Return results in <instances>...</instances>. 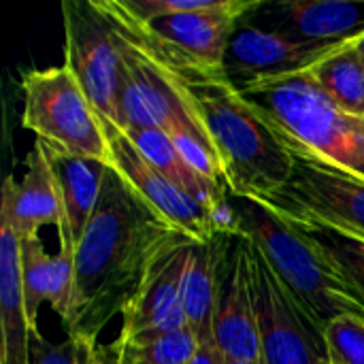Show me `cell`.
Masks as SVG:
<instances>
[{"instance_id": "6da1fadb", "label": "cell", "mask_w": 364, "mask_h": 364, "mask_svg": "<svg viewBox=\"0 0 364 364\" xmlns=\"http://www.w3.org/2000/svg\"><path fill=\"white\" fill-rule=\"evenodd\" d=\"M177 235L109 166L96 211L75 247L77 288L68 337L98 339L136 294L154 256Z\"/></svg>"}, {"instance_id": "7a4b0ae2", "label": "cell", "mask_w": 364, "mask_h": 364, "mask_svg": "<svg viewBox=\"0 0 364 364\" xmlns=\"http://www.w3.org/2000/svg\"><path fill=\"white\" fill-rule=\"evenodd\" d=\"M115 30L156 64L188 105L218 151L230 194L267 198L284 188L292 173V154L250 107L224 68L194 64Z\"/></svg>"}, {"instance_id": "3957f363", "label": "cell", "mask_w": 364, "mask_h": 364, "mask_svg": "<svg viewBox=\"0 0 364 364\" xmlns=\"http://www.w3.org/2000/svg\"><path fill=\"white\" fill-rule=\"evenodd\" d=\"M290 154L311 156L364 181V117L337 107L309 70L237 85Z\"/></svg>"}, {"instance_id": "277c9868", "label": "cell", "mask_w": 364, "mask_h": 364, "mask_svg": "<svg viewBox=\"0 0 364 364\" xmlns=\"http://www.w3.org/2000/svg\"><path fill=\"white\" fill-rule=\"evenodd\" d=\"M230 207L237 232L252 241L320 328L346 314L364 318L360 294L279 213L258 198L237 194H230Z\"/></svg>"}, {"instance_id": "5b68a950", "label": "cell", "mask_w": 364, "mask_h": 364, "mask_svg": "<svg viewBox=\"0 0 364 364\" xmlns=\"http://www.w3.org/2000/svg\"><path fill=\"white\" fill-rule=\"evenodd\" d=\"M21 126L53 154L109 162L102 122L66 64L21 75Z\"/></svg>"}, {"instance_id": "8992f818", "label": "cell", "mask_w": 364, "mask_h": 364, "mask_svg": "<svg viewBox=\"0 0 364 364\" xmlns=\"http://www.w3.org/2000/svg\"><path fill=\"white\" fill-rule=\"evenodd\" d=\"M107 19L126 36L207 68H224V58L239 21L258 0H218L209 11L136 19L119 0H96Z\"/></svg>"}, {"instance_id": "52a82bcc", "label": "cell", "mask_w": 364, "mask_h": 364, "mask_svg": "<svg viewBox=\"0 0 364 364\" xmlns=\"http://www.w3.org/2000/svg\"><path fill=\"white\" fill-rule=\"evenodd\" d=\"M258 200L284 220L324 224L364 239V181L311 156L292 154L290 179Z\"/></svg>"}, {"instance_id": "ba28073f", "label": "cell", "mask_w": 364, "mask_h": 364, "mask_svg": "<svg viewBox=\"0 0 364 364\" xmlns=\"http://www.w3.org/2000/svg\"><path fill=\"white\" fill-rule=\"evenodd\" d=\"M252 273L262 364H328L324 328L309 318L254 245Z\"/></svg>"}, {"instance_id": "9c48e42d", "label": "cell", "mask_w": 364, "mask_h": 364, "mask_svg": "<svg viewBox=\"0 0 364 364\" xmlns=\"http://www.w3.org/2000/svg\"><path fill=\"white\" fill-rule=\"evenodd\" d=\"M64 64L70 68L100 119L117 124L119 49L96 0L62 2Z\"/></svg>"}, {"instance_id": "30bf717a", "label": "cell", "mask_w": 364, "mask_h": 364, "mask_svg": "<svg viewBox=\"0 0 364 364\" xmlns=\"http://www.w3.org/2000/svg\"><path fill=\"white\" fill-rule=\"evenodd\" d=\"M113 32L119 49L117 126L122 130L156 128L166 132L171 139L179 134H192L211 143L188 105L156 68V64L130 41H126L115 28Z\"/></svg>"}, {"instance_id": "8fae6325", "label": "cell", "mask_w": 364, "mask_h": 364, "mask_svg": "<svg viewBox=\"0 0 364 364\" xmlns=\"http://www.w3.org/2000/svg\"><path fill=\"white\" fill-rule=\"evenodd\" d=\"M213 343L224 358L260 360L252 243L241 232H226L224 239L215 284Z\"/></svg>"}, {"instance_id": "7c38bea8", "label": "cell", "mask_w": 364, "mask_h": 364, "mask_svg": "<svg viewBox=\"0 0 364 364\" xmlns=\"http://www.w3.org/2000/svg\"><path fill=\"white\" fill-rule=\"evenodd\" d=\"M100 122L109 147V166L132 188L141 200H145L171 226L194 241H209L213 235H218L211 213L203 205L166 179L136 149V145L117 124L109 119Z\"/></svg>"}, {"instance_id": "4fadbf2b", "label": "cell", "mask_w": 364, "mask_h": 364, "mask_svg": "<svg viewBox=\"0 0 364 364\" xmlns=\"http://www.w3.org/2000/svg\"><path fill=\"white\" fill-rule=\"evenodd\" d=\"M192 245L194 239L179 232L154 256L136 294L122 311L117 337H160L190 328L181 305V286Z\"/></svg>"}, {"instance_id": "5bb4252c", "label": "cell", "mask_w": 364, "mask_h": 364, "mask_svg": "<svg viewBox=\"0 0 364 364\" xmlns=\"http://www.w3.org/2000/svg\"><path fill=\"white\" fill-rule=\"evenodd\" d=\"M343 45L348 43L301 41L284 32L256 26L243 17L230 38L224 58V73L235 85L279 75L303 73L311 70L316 64H320L324 58H328Z\"/></svg>"}, {"instance_id": "9a60e30c", "label": "cell", "mask_w": 364, "mask_h": 364, "mask_svg": "<svg viewBox=\"0 0 364 364\" xmlns=\"http://www.w3.org/2000/svg\"><path fill=\"white\" fill-rule=\"evenodd\" d=\"M245 19L309 43H350L364 34V0L258 2Z\"/></svg>"}, {"instance_id": "2e32d148", "label": "cell", "mask_w": 364, "mask_h": 364, "mask_svg": "<svg viewBox=\"0 0 364 364\" xmlns=\"http://www.w3.org/2000/svg\"><path fill=\"white\" fill-rule=\"evenodd\" d=\"M0 211L9 215L19 239L38 235L41 226H55L58 235H66L64 207L47 160L45 147L36 141L26 158V175L17 183L13 175L4 179Z\"/></svg>"}, {"instance_id": "e0dca14e", "label": "cell", "mask_w": 364, "mask_h": 364, "mask_svg": "<svg viewBox=\"0 0 364 364\" xmlns=\"http://www.w3.org/2000/svg\"><path fill=\"white\" fill-rule=\"evenodd\" d=\"M0 364H32L34 331L26 316L19 237L6 213L0 211Z\"/></svg>"}, {"instance_id": "ac0fdd59", "label": "cell", "mask_w": 364, "mask_h": 364, "mask_svg": "<svg viewBox=\"0 0 364 364\" xmlns=\"http://www.w3.org/2000/svg\"><path fill=\"white\" fill-rule=\"evenodd\" d=\"M45 154L51 164L53 177L58 181V190L64 207V220H66V237L77 247L79 239L83 237L96 211L102 192V181L109 171V162L62 156L49 151L47 147Z\"/></svg>"}, {"instance_id": "d6986e66", "label": "cell", "mask_w": 364, "mask_h": 364, "mask_svg": "<svg viewBox=\"0 0 364 364\" xmlns=\"http://www.w3.org/2000/svg\"><path fill=\"white\" fill-rule=\"evenodd\" d=\"M226 232L213 235L209 241H194L181 286V305L188 324L200 343H213V307L218 269L224 254Z\"/></svg>"}, {"instance_id": "ffe728a7", "label": "cell", "mask_w": 364, "mask_h": 364, "mask_svg": "<svg viewBox=\"0 0 364 364\" xmlns=\"http://www.w3.org/2000/svg\"><path fill=\"white\" fill-rule=\"evenodd\" d=\"M124 132L130 136V141L136 145V149L166 179H171L186 194H190L209 213H213L218 209V205L228 196V188L207 181L203 175H198L186 162V158L179 154L177 145L173 143V139L166 132L156 130V128H136V130H124Z\"/></svg>"}, {"instance_id": "44dd1931", "label": "cell", "mask_w": 364, "mask_h": 364, "mask_svg": "<svg viewBox=\"0 0 364 364\" xmlns=\"http://www.w3.org/2000/svg\"><path fill=\"white\" fill-rule=\"evenodd\" d=\"M354 43L324 58L309 75L337 107L350 115L364 117V60Z\"/></svg>"}, {"instance_id": "7402d4cb", "label": "cell", "mask_w": 364, "mask_h": 364, "mask_svg": "<svg viewBox=\"0 0 364 364\" xmlns=\"http://www.w3.org/2000/svg\"><path fill=\"white\" fill-rule=\"evenodd\" d=\"M200 341L192 328L160 337H117L109 348L113 364H192Z\"/></svg>"}, {"instance_id": "603a6c76", "label": "cell", "mask_w": 364, "mask_h": 364, "mask_svg": "<svg viewBox=\"0 0 364 364\" xmlns=\"http://www.w3.org/2000/svg\"><path fill=\"white\" fill-rule=\"evenodd\" d=\"M309 243H314L320 254L335 267V271L360 294L364 301V239L352 237L337 228L314 224V222H292Z\"/></svg>"}, {"instance_id": "cb8c5ba5", "label": "cell", "mask_w": 364, "mask_h": 364, "mask_svg": "<svg viewBox=\"0 0 364 364\" xmlns=\"http://www.w3.org/2000/svg\"><path fill=\"white\" fill-rule=\"evenodd\" d=\"M19 264H21V288L26 316L36 335L38 333V309L43 303H49L51 290V256L47 254L38 235L19 239Z\"/></svg>"}, {"instance_id": "d4e9b609", "label": "cell", "mask_w": 364, "mask_h": 364, "mask_svg": "<svg viewBox=\"0 0 364 364\" xmlns=\"http://www.w3.org/2000/svg\"><path fill=\"white\" fill-rule=\"evenodd\" d=\"M60 247L55 256H51V290L49 305L60 316L64 328L70 322L75 288H77V271H75V245L66 235H58Z\"/></svg>"}, {"instance_id": "484cf974", "label": "cell", "mask_w": 364, "mask_h": 364, "mask_svg": "<svg viewBox=\"0 0 364 364\" xmlns=\"http://www.w3.org/2000/svg\"><path fill=\"white\" fill-rule=\"evenodd\" d=\"M328 364H364V318L346 314L324 326Z\"/></svg>"}, {"instance_id": "4316f807", "label": "cell", "mask_w": 364, "mask_h": 364, "mask_svg": "<svg viewBox=\"0 0 364 364\" xmlns=\"http://www.w3.org/2000/svg\"><path fill=\"white\" fill-rule=\"evenodd\" d=\"M32 364H81L79 343L75 337H66L62 343H49L41 335H34Z\"/></svg>"}, {"instance_id": "83f0119b", "label": "cell", "mask_w": 364, "mask_h": 364, "mask_svg": "<svg viewBox=\"0 0 364 364\" xmlns=\"http://www.w3.org/2000/svg\"><path fill=\"white\" fill-rule=\"evenodd\" d=\"M79 343V358L81 364H113L109 358L107 348L98 346L96 339H85V337H75Z\"/></svg>"}, {"instance_id": "f1b7e54d", "label": "cell", "mask_w": 364, "mask_h": 364, "mask_svg": "<svg viewBox=\"0 0 364 364\" xmlns=\"http://www.w3.org/2000/svg\"><path fill=\"white\" fill-rule=\"evenodd\" d=\"M192 364H224V356L215 348V343H200Z\"/></svg>"}, {"instance_id": "f546056e", "label": "cell", "mask_w": 364, "mask_h": 364, "mask_svg": "<svg viewBox=\"0 0 364 364\" xmlns=\"http://www.w3.org/2000/svg\"><path fill=\"white\" fill-rule=\"evenodd\" d=\"M224 364H262L260 360H235V358H224Z\"/></svg>"}, {"instance_id": "4dcf8cb0", "label": "cell", "mask_w": 364, "mask_h": 364, "mask_svg": "<svg viewBox=\"0 0 364 364\" xmlns=\"http://www.w3.org/2000/svg\"><path fill=\"white\" fill-rule=\"evenodd\" d=\"M354 45H356L358 53L363 55V60H364V34H363V36H360V38H356V43H354Z\"/></svg>"}]
</instances>
